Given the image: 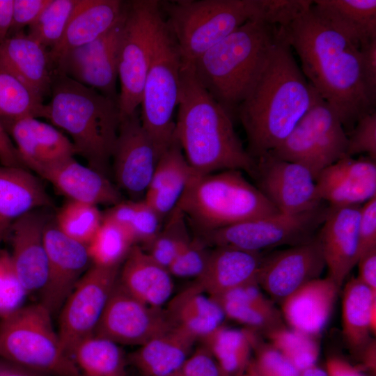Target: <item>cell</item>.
<instances>
[{"label": "cell", "instance_id": "26", "mask_svg": "<svg viewBox=\"0 0 376 376\" xmlns=\"http://www.w3.org/2000/svg\"><path fill=\"white\" fill-rule=\"evenodd\" d=\"M340 288L329 276L312 280L281 302L291 329L315 337L327 324Z\"/></svg>", "mask_w": 376, "mask_h": 376}, {"label": "cell", "instance_id": "44", "mask_svg": "<svg viewBox=\"0 0 376 376\" xmlns=\"http://www.w3.org/2000/svg\"><path fill=\"white\" fill-rule=\"evenodd\" d=\"M266 334L270 344L299 371L316 364L320 347L315 337L283 325L272 329Z\"/></svg>", "mask_w": 376, "mask_h": 376}, {"label": "cell", "instance_id": "60", "mask_svg": "<svg viewBox=\"0 0 376 376\" xmlns=\"http://www.w3.org/2000/svg\"><path fill=\"white\" fill-rule=\"evenodd\" d=\"M299 376H327L326 370L317 364L300 371Z\"/></svg>", "mask_w": 376, "mask_h": 376}, {"label": "cell", "instance_id": "43", "mask_svg": "<svg viewBox=\"0 0 376 376\" xmlns=\"http://www.w3.org/2000/svg\"><path fill=\"white\" fill-rule=\"evenodd\" d=\"M191 237L187 220L176 207L166 218L159 234L145 251L156 262L169 269Z\"/></svg>", "mask_w": 376, "mask_h": 376}, {"label": "cell", "instance_id": "7", "mask_svg": "<svg viewBox=\"0 0 376 376\" xmlns=\"http://www.w3.org/2000/svg\"><path fill=\"white\" fill-rule=\"evenodd\" d=\"M182 60L192 62L249 19H262L263 0L160 1Z\"/></svg>", "mask_w": 376, "mask_h": 376}, {"label": "cell", "instance_id": "59", "mask_svg": "<svg viewBox=\"0 0 376 376\" xmlns=\"http://www.w3.org/2000/svg\"><path fill=\"white\" fill-rule=\"evenodd\" d=\"M362 366L375 373L376 345L375 340H370L361 352Z\"/></svg>", "mask_w": 376, "mask_h": 376}, {"label": "cell", "instance_id": "56", "mask_svg": "<svg viewBox=\"0 0 376 376\" xmlns=\"http://www.w3.org/2000/svg\"><path fill=\"white\" fill-rule=\"evenodd\" d=\"M327 376H366L357 367L338 357H331L327 361Z\"/></svg>", "mask_w": 376, "mask_h": 376}, {"label": "cell", "instance_id": "2", "mask_svg": "<svg viewBox=\"0 0 376 376\" xmlns=\"http://www.w3.org/2000/svg\"><path fill=\"white\" fill-rule=\"evenodd\" d=\"M316 90L306 80L279 32L236 118L254 159L277 148L311 107Z\"/></svg>", "mask_w": 376, "mask_h": 376}, {"label": "cell", "instance_id": "10", "mask_svg": "<svg viewBox=\"0 0 376 376\" xmlns=\"http://www.w3.org/2000/svg\"><path fill=\"white\" fill-rule=\"evenodd\" d=\"M163 21L160 1H125L118 64L120 119L139 110L157 35Z\"/></svg>", "mask_w": 376, "mask_h": 376}, {"label": "cell", "instance_id": "11", "mask_svg": "<svg viewBox=\"0 0 376 376\" xmlns=\"http://www.w3.org/2000/svg\"><path fill=\"white\" fill-rule=\"evenodd\" d=\"M347 143L340 119L316 91L308 111L281 145L269 152L306 166L316 179L324 169L346 156Z\"/></svg>", "mask_w": 376, "mask_h": 376}, {"label": "cell", "instance_id": "31", "mask_svg": "<svg viewBox=\"0 0 376 376\" xmlns=\"http://www.w3.org/2000/svg\"><path fill=\"white\" fill-rule=\"evenodd\" d=\"M194 175L175 139L160 155L143 200L164 219L177 207Z\"/></svg>", "mask_w": 376, "mask_h": 376}, {"label": "cell", "instance_id": "24", "mask_svg": "<svg viewBox=\"0 0 376 376\" xmlns=\"http://www.w3.org/2000/svg\"><path fill=\"white\" fill-rule=\"evenodd\" d=\"M37 174L68 200L96 206H113L123 201L120 190L107 176L81 164L74 157L45 167Z\"/></svg>", "mask_w": 376, "mask_h": 376}, {"label": "cell", "instance_id": "34", "mask_svg": "<svg viewBox=\"0 0 376 376\" xmlns=\"http://www.w3.org/2000/svg\"><path fill=\"white\" fill-rule=\"evenodd\" d=\"M316 13L358 47L376 39L375 0H315Z\"/></svg>", "mask_w": 376, "mask_h": 376}, {"label": "cell", "instance_id": "22", "mask_svg": "<svg viewBox=\"0 0 376 376\" xmlns=\"http://www.w3.org/2000/svg\"><path fill=\"white\" fill-rule=\"evenodd\" d=\"M1 120L15 141L24 166L36 173L76 155L71 140L52 125L37 118L24 116Z\"/></svg>", "mask_w": 376, "mask_h": 376}, {"label": "cell", "instance_id": "28", "mask_svg": "<svg viewBox=\"0 0 376 376\" xmlns=\"http://www.w3.org/2000/svg\"><path fill=\"white\" fill-rule=\"evenodd\" d=\"M263 256L261 252L229 246L213 247L204 271L194 283L215 297L235 288L257 283Z\"/></svg>", "mask_w": 376, "mask_h": 376}, {"label": "cell", "instance_id": "46", "mask_svg": "<svg viewBox=\"0 0 376 376\" xmlns=\"http://www.w3.org/2000/svg\"><path fill=\"white\" fill-rule=\"evenodd\" d=\"M27 295L16 275L10 253L0 249V319L24 306Z\"/></svg>", "mask_w": 376, "mask_h": 376}, {"label": "cell", "instance_id": "18", "mask_svg": "<svg viewBox=\"0 0 376 376\" xmlns=\"http://www.w3.org/2000/svg\"><path fill=\"white\" fill-rule=\"evenodd\" d=\"M325 267L315 235L304 243L263 256L257 283L273 301L281 304L306 283L320 278Z\"/></svg>", "mask_w": 376, "mask_h": 376}, {"label": "cell", "instance_id": "42", "mask_svg": "<svg viewBox=\"0 0 376 376\" xmlns=\"http://www.w3.org/2000/svg\"><path fill=\"white\" fill-rule=\"evenodd\" d=\"M102 219L97 206L67 200L58 210L54 223L65 235L87 246Z\"/></svg>", "mask_w": 376, "mask_h": 376}, {"label": "cell", "instance_id": "3", "mask_svg": "<svg viewBox=\"0 0 376 376\" xmlns=\"http://www.w3.org/2000/svg\"><path fill=\"white\" fill-rule=\"evenodd\" d=\"M175 138L196 175L226 170L253 175L256 159L244 148L233 119L212 97L182 60Z\"/></svg>", "mask_w": 376, "mask_h": 376}, {"label": "cell", "instance_id": "12", "mask_svg": "<svg viewBox=\"0 0 376 376\" xmlns=\"http://www.w3.org/2000/svg\"><path fill=\"white\" fill-rule=\"evenodd\" d=\"M328 207L322 203L299 214L279 212L198 236L210 247L229 246L252 252L285 244L295 246L315 237V232L321 226Z\"/></svg>", "mask_w": 376, "mask_h": 376}, {"label": "cell", "instance_id": "5", "mask_svg": "<svg viewBox=\"0 0 376 376\" xmlns=\"http://www.w3.org/2000/svg\"><path fill=\"white\" fill-rule=\"evenodd\" d=\"M278 31L260 19H249L191 62L201 83L233 119Z\"/></svg>", "mask_w": 376, "mask_h": 376}, {"label": "cell", "instance_id": "19", "mask_svg": "<svg viewBox=\"0 0 376 376\" xmlns=\"http://www.w3.org/2000/svg\"><path fill=\"white\" fill-rule=\"evenodd\" d=\"M48 270L40 301L53 316L78 281L92 265L87 246L63 233L55 223L47 222L44 230Z\"/></svg>", "mask_w": 376, "mask_h": 376}, {"label": "cell", "instance_id": "13", "mask_svg": "<svg viewBox=\"0 0 376 376\" xmlns=\"http://www.w3.org/2000/svg\"><path fill=\"white\" fill-rule=\"evenodd\" d=\"M120 267L92 265L63 303L57 332L70 357L81 341L94 334L117 283Z\"/></svg>", "mask_w": 376, "mask_h": 376}, {"label": "cell", "instance_id": "45", "mask_svg": "<svg viewBox=\"0 0 376 376\" xmlns=\"http://www.w3.org/2000/svg\"><path fill=\"white\" fill-rule=\"evenodd\" d=\"M79 0H50L38 19L28 27L27 35L48 51L62 39Z\"/></svg>", "mask_w": 376, "mask_h": 376}, {"label": "cell", "instance_id": "51", "mask_svg": "<svg viewBox=\"0 0 376 376\" xmlns=\"http://www.w3.org/2000/svg\"><path fill=\"white\" fill-rule=\"evenodd\" d=\"M359 258L376 249V197L361 207L358 226Z\"/></svg>", "mask_w": 376, "mask_h": 376}, {"label": "cell", "instance_id": "49", "mask_svg": "<svg viewBox=\"0 0 376 376\" xmlns=\"http://www.w3.org/2000/svg\"><path fill=\"white\" fill-rule=\"evenodd\" d=\"M347 136V155L352 157L366 153L373 159H376V112L373 111L359 118Z\"/></svg>", "mask_w": 376, "mask_h": 376}, {"label": "cell", "instance_id": "20", "mask_svg": "<svg viewBox=\"0 0 376 376\" xmlns=\"http://www.w3.org/2000/svg\"><path fill=\"white\" fill-rule=\"evenodd\" d=\"M361 205H329L317 235L329 270L328 276L340 288L358 261V226Z\"/></svg>", "mask_w": 376, "mask_h": 376}, {"label": "cell", "instance_id": "17", "mask_svg": "<svg viewBox=\"0 0 376 376\" xmlns=\"http://www.w3.org/2000/svg\"><path fill=\"white\" fill-rule=\"evenodd\" d=\"M124 16L125 10L120 19L107 32L69 52L54 73L63 74L118 101L116 81Z\"/></svg>", "mask_w": 376, "mask_h": 376}, {"label": "cell", "instance_id": "39", "mask_svg": "<svg viewBox=\"0 0 376 376\" xmlns=\"http://www.w3.org/2000/svg\"><path fill=\"white\" fill-rule=\"evenodd\" d=\"M106 218L125 228L135 245L146 249L162 227L161 217L145 201H124L104 212Z\"/></svg>", "mask_w": 376, "mask_h": 376}, {"label": "cell", "instance_id": "48", "mask_svg": "<svg viewBox=\"0 0 376 376\" xmlns=\"http://www.w3.org/2000/svg\"><path fill=\"white\" fill-rule=\"evenodd\" d=\"M251 362L260 376H299L300 371L270 343L256 345Z\"/></svg>", "mask_w": 376, "mask_h": 376}, {"label": "cell", "instance_id": "9", "mask_svg": "<svg viewBox=\"0 0 376 376\" xmlns=\"http://www.w3.org/2000/svg\"><path fill=\"white\" fill-rule=\"evenodd\" d=\"M182 65L178 45L164 18L157 35L139 111L143 129L162 152L175 140L173 113L179 101Z\"/></svg>", "mask_w": 376, "mask_h": 376}, {"label": "cell", "instance_id": "54", "mask_svg": "<svg viewBox=\"0 0 376 376\" xmlns=\"http://www.w3.org/2000/svg\"><path fill=\"white\" fill-rule=\"evenodd\" d=\"M0 165L26 169L0 118Z\"/></svg>", "mask_w": 376, "mask_h": 376}, {"label": "cell", "instance_id": "41", "mask_svg": "<svg viewBox=\"0 0 376 376\" xmlns=\"http://www.w3.org/2000/svg\"><path fill=\"white\" fill-rule=\"evenodd\" d=\"M46 104L14 76L0 69V118L45 117Z\"/></svg>", "mask_w": 376, "mask_h": 376}, {"label": "cell", "instance_id": "33", "mask_svg": "<svg viewBox=\"0 0 376 376\" xmlns=\"http://www.w3.org/2000/svg\"><path fill=\"white\" fill-rule=\"evenodd\" d=\"M164 310L173 327L196 340L222 326L226 319L216 300L194 283L172 297Z\"/></svg>", "mask_w": 376, "mask_h": 376}, {"label": "cell", "instance_id": "15", "mask_svg": "<svg viewBox=\"0 0 376 376\" xmlns=\"http://www.w3.org/2000/svg\"><path fill=\"white\" fill-rule=\"evenodd\" d=\"M252 177L257 181V188L281 213H302L324 202L319 196L315 178L308 168L269 152L256 159Z\"/></svg>", "mask_w": 376, "mask_h": 376}, {"label": "cell", "instance_id": "27", "mask_svg": "<svg viewBox=\"0 0 376 376\" xmlns=\"http://www.w3.org/2000/svg\"><path fill=\"white\" fill-rule=\"evenodd\" d=\"M0 69L14 76L42 100L50 92L53 69L49 51L23 31L0 43Z\"/></svg>", "mask_w": 376, "mask_h": 376}, {"label": "cell", "instance_id": "14", "mask_svg": "<svg viewBox=\"0 0 376 376\" xmlns=\"http://www.w3.org/2000/svg\"><path fill=\"white\" fill-rule=\"evenodd\" d=\"M162 152L143 129L139 111L120 119L111 162L116 187L143 200Z\"/></svg>", "mask_w": 376, "mask_h": 376}, {"label": "cell", "instance_id": "21", "mask_svg": "<svg viewBox=\"0 0 376 376\" xmlns=\"http://www.w3.org/2000/svg\"><path fill=\"white\" fill-rule=\"evenodd\" d=\"M47 222L44 214L34 210L15 221L8 233L13 267L27 295L40 293L47 281L48 261L44 230Z\"/></svg>", "mask_w": 376, "mask_h": 376}, {"label": "cell", "instance_id": "40", "mask_svg": "<svg viewBox=\"0 0 376 376\" xmlns=\"http://www.w3.org/2000/svg\"><path fill=\"white\" fill-rule=\"evenodd\" d=\"M134 245V240L125 228L103 217L87 249L92 265L113 268L121 266Z\"/></svg>", "mask_w": 376, "mask_h": 376}, {"label": "cell", "instance_id": "6", "mask_svg": "<svg viewBox=\"0 0 376 376\" xmlns=\"http://www.w3.org/2000/svg\"><path fill=\"white\" fill-rule=\"evenodd\" d=\"M177 207L196 235L279 212L239 170L195 174Z\"/></svg>", "mask_w": 376, "mask_h": 376}, {"label": "cell", "instance_id": "25", "mask_svg": "<svg viewBox=\"0 0 376 376\" xmlns=\"http://www.w3.org/2000/svg\"><path fill=\"white\" fill-rule=\"evenodd\" d=\"M125 1L79 0L61 41L49 50L53 72L71 50L89 43L110 30L122 17Z\"/></svg>", "mask_w": 376, "mask_h": 376}, {"label": "cell", "instance_id": "4", "mask_svg": "<svg viewBox=\"0 0 376 376\" xmlns=\"http://www.w3.org/2000/svg\"><path fill=\"white\" fill-rule=\"evenodd\" d=\"M50 93L44 118L70 136L89 167L108 177L120 122L118 101L56 72Z\"/></svg>", "mask_w": 376, "mask_h": 376}, {"label": "cell", "instance_id": "32", "mask_svg": "<svg viewBox=\"0 0 376 376\" xmlns=\"http://www.w3.org/2000/svg\"><path fill=\"white\" fill-rule=\"evenodd\" d=\"M197 340L171 327L127 356L141 376H175L194 350Z\"/></svg>", "mask_w": 376, "mask_h": 376}, {"label": "cell", "instance_id": "35", "mask_svg": "<svg viewBox=\"0 0 376 376\" xmlns=\"http://www.w3.org/2000/svg\"><path fill=\"white\" fill-rule=\"evenodd\" d=\"M229 318L246 328L265 332L283 325L281 314L257 283L247 284L213 297Z\"/></svg>", "mask_w": 376, "mask_h": 376}, {"label": "cell", "instance_id": "8", "mask_svg": "<svg viewBox=\"0 0 376 376\" xmlns=\"http://www.w3.org/2000/svg\"><path fill=\"white\" fill-rule=\"evenodd\" d=\"M52 315L40 302L0 320V358L50 376H83L65 351Z\"/></svg>", "mask_w": 376, "mask_h": 376}, {"label": "cell", "instance_id": "29", "mask_svg": "<svg viewBox=\"0 0 376 376\" xmlns=\"http://www.w3.org/2000/svg\"><path fill=\"white\" fill-rule=\"evenodd\" d=\"M118 282L132 296L155 308L171 299L174 284L169 269L139 245H134L122 263Z\"/></svg>", "mask_w": 376, "mask_h": 376}, {"label": "cell", "instance_id": "1", "mask_svg": "<svg viewBox=\"0 0 376 376\" xmlns=\"http://www.w3.org/2000/svg\"><path fill=\"white\" fill-rule=\"evenodd\" d=\"M313 5V3H312ZM312 5L279 32L301 61V71L344 128L375 111L365 88L359 47L332 28Z\"/></svg>", "mask_w": 376, "mask_h": 376}, {"label": "cell", "instance_id": "37", "mask_svg": "<svg viewBox=\"0 0 376 376\" xmlns=\"http://www.w3.org/2000/svg\"><path fill=\"white\" fill-rule=\"evenodd\" d=\"M257 332L223 324L201 341L228 376H240L249 366L251 353L260 341Z\"/></svg>", "mask_w": 376, "mask_h": 376}, {"label": "cell", "instance_id": "57", "mask_svg": "<svg viewBox=\"0 0 376 376\" xmlns=\"http://www.w3.org/2000/svg\"><path fill=\"white\" fill-rule=\"evenodd\" d=\"M13 0H0V43L8 36L13 20Z\"/></svg>", "mask_w": 376, "mask_h": 376}, {"label": "cell", "instance_id": "58", "mask_svg": "<svg viewBox=\"0 0 376 376\" xmlns=\"http://www.w3.org/2000/svg\"><path fill=\"white\" fill-rule=\"evenodd\" d=\"M0 376H50L0 358Z\"/></svg>", "mask_w": 376, "mask_h": 376}, {"label": "cell", "instance_id": "61", "mask_svg": "<svg viewBox=\"0 0 376 376\" xmlns=\"http://www.w3.org/2000/svg\"><path fill=\"white\" fill-rule=\"evenodd\" d=\"M240 376H260L254 368L252 362L251 363L244 373Z\"/></svg>", "mask_w": 376, "mask_h": 376}, {"label": "cell", "instance_id": "53", "mask_svg": "<svg viewBox=\"0 0 376 376\" xmlns=\"http://www.w3.org/2000/svg\"><path fill=\"white\" fill-rule=\"evenodd\" d=\"M363 80L371 104H376V39L359 47Z\"/></svg>", "mask_w": 376, "mask_h": 376}, {"label": "cell", "instance_id": "23", "mask_svg": "<svg viewBox=\"0 0 376 376\" xmlns=\"http://www.w3.org/2000/svg\"><path fill=\"white\" fill-rule=\"evenodd\" d=\"M315 182L321 200L329 205H361L376 197L375 160L345 156L324 169Z\"/></svg>", "mask_w": 376, "mask_h": 376}, {"label": "cell", "instance_id": "47", "mask_svg": "<svg viewBox=\"0 0 376 376\" xmlns=\"http://www.w3.org/2000/svg\"><path fill=\"white\" fill-rule=\"evenodd\" d=\"M203 240L192 237L169 267L172 276L197 279L204 271L211 251Z\"/></svg>", "mask_w": 376, "mask_h": 376}, {"label": "cell", "instance_id": "38", "mask_svg": "<svg viewBox=\"0 0 376 376\" xmlns=\"http://www.w3.org/2000/svg\"><path fill=\"white\" fill-rule=\"evenodd\" d=\"M72 358L83 376H127V357L120 345L104 337L86 338Z\"/></svg>", "mask_w": 376, "mask_h": 376}, {"label": "cell", "instance_id": "36", "mask_svg": "<svg viewBox=\"0 0 376 376\" xmlns=\"http://www.w3.org/2000/svg\"><path fill=\"white\" fill-rule=\"evenodd\" d=\"M343 331L351 350L361 354L376 329V292L357 277L345 285L342 299Z\"/></svg>", "mask_w": 376, "mask_h": 376}, {"label": "cell", "instance_id": "50", "mask_svg": "<svg viewBox=\"0 0 376 376\" xmlns=\"http://www.w3.org/2000/svg\"><path fill=\"white\" fill-rule=\"evenodd\" d=\"M175 376H228L203 345L194 349Z\"/></svg>", "mask_w": 376, "mask_h": 376}, {"label": "cell", "instance_id": "55", "mask_svg": "<svg viewBox=\"0 0 376 376\" xmlns=\"http://www.w3.org/2000/svg\"><path fill=\"white\" fill-rule=\"evenodd\" d=\"M357 265L359 267L357 278L370 290L376 292V249L360 257Z\"/></svg>", "mask_w": 376, "mask_h": 376}, {"label": "cell", "instance_id": "30", "mask_svg": "<svg viewBox=\"0 0 376 376\" xmlns=\"http://www.w3.org/2000/svg\"><path fill=\"white\" fill-rule=\"evenodd\" d=\"M52 205L43 185L28 169L0 165V243L17 219Z\"/></svg>", "mask_w": 376, "mask_h": 376}, {"label": "cell", "instance_id": "16", "mask_svg": "<svg viewBox=\"0 0 376 376\" xmlns=\"http://www.w3.org/2000/svg\"><path fill=\"white\" fill-rule=\"evenodd\" d=\"M172 327L165 310L146 304L116 284L94 335L141 346Z\"/></svg>", "mask_w": 376, "mask_h": 376}, {"label": "cell", "instance_id": "52", "mask_svg": "<svg viewBox=\"0 0 376 376\" xmlns=\"http://www.w3.org/2000/svg\"><path fill=\"white\" fill-rule=\"evenodd\" d=\"M50 0H13V20L10 36L22 32L40 16Z\"/></svg>", "mask_w": 376, "mask_h": 376}]
</instances>
